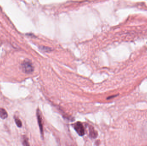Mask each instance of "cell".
<instances>
[{
  "label": "cell",
  "instance_id": "cell-5",
  "mask_svg": "<svg viewBox=\"0 0 147 146\" xmlns=\"http://www.w3.org/2000/svg\"><path fill=\"white\" fill-rule=\"evenodd\" d=\"M8 117V114L7 111L4 109L0 108V117L1 119H5Z\"/></svg>",
  "mask_w": 147,
  "mask_h": 146
},
{
  "label": "cell",
  "instance_id": "cell-9",
  "mask_svg": "<svg viewBox=\"0 0 147 146\" xmlns=\"http://www.w3.org/2000/svg\"><path fill=\"white\" fill-rule=\"evenodd\" d=\"M116 97V96H112V97H109V98H108V99H111V98H112V97Z\"/></svg>",
  "mask_w": 147,
  "mask_h": 146
},
{
  "label": "cell",
  "instance_id": "cell-6",
  "mask_svg": "<svg viewBox=\"0 0 147 146\" xmlns=\"http://www.w3.org/2000/svg\"><path fill=\"white\" fill-rule=\"evenodd\" d=\"M15 121L18 127H22V123L21 121L18 118H16L15 119Z\"/></svg>",
  "mask_w": 147,
  "mask_h": 146
},
{
  "label": "cell",
  "instance_id": "cell-1",
  "mask_svg": "<svg viewBox=\"0 0 147 146\" xmlns=\"http://www.w3.org/2000/svg\"><path fill=\"white\" fill-rule=\"evenodd\" d=\"M22 71L26 74L32 73L34 70V67L29 60H25L21 64Z\"/></svg>",
  "mask_w": 147,
  "mask_h": 146
},
{
  "label": "cell",
  "instance_id": "cell-8",
  "mask_svg": "<svg viewBox=\"0 0 147 146\" xmlns=\"http://www.w3.org/2000/svg\"><path fill=\"white\" fill-rule=\"evenodd\" d=\"M22 145L24 146H29V144H28V139L26 138H24L22 141Z\"/></svg>",
  "mask_w": 147,
  "mask_h": 146
},
{
  "label": "cell",
  "instance_id": "cell-3",
  "mask_svg": "<svg viewBox=\"0 0 147 146\" xmlns=\"http://www.w3.org/2000/svg\"><path fill=\"white\" fill-rule=\"evenodd\" d=\"M37 117L38 119V123L39 127L40 130V134L41 136L43 137V124L42 123V119L40 116V111L39 109H38L37 111Z\"/></svg>",
  "mask_w": 147,
  "mask_h": 146
},
{
  "label": "cell",
  "instance_id": "cell-2",
  "mask_svg": "<svg viewBox=\"0 0 147 146\" xmlns=\"http://www.w3.org/2000/svg\"><path fill=\"white\" fill-rule=\"evenodd\" d=\"M74 130L80 136H83L85 134V130L83 124L80 122L76 123L74 125Z\"/></svg>",
  "mask_w": 147,
  "mask_h": 146
},
{
  "label": "cell",
  "instance_id": "cell-4",
  "mask_svg": "<svg viewBox=\"0 0 147 146\" xmlns=\"http://www.w3.org/2000/svg\"><path fill=\"white\" fill-rule=\"evenodd\" d=\"M97 132L91 126L90 127L89 129V136L92 139H96L97 137Z\"/></svg>",
  "mask_w": 147,
  "mask_h": 146
},
{
  "label": "cell",
  "instance_id": "cell-7",
  "mask_svg": "<svg viewBox=\"0 0 147 146\" xmlns=\"http://www.w3.org/2000/svg\"><path fill=\"white\" fill-rule=\"evenodd\" d=\"M40 49L43 51H46V52H47V51H51V49L50 48H48L47 47H45V46H40Z\"/></svg>",
  "mask_w": 147,
  "mask_h": 146
}]
</instances>
